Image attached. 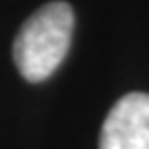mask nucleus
I'll return each instance as SVG.
<instances>
[{
    "label": "nucleus",
    "instance_id": "obj_1",
    "mask_svg": "<svg viewBox=\"0 0 149 149\" xmlns=\"http://www.w3.org/2000/svg\"><path fill=\"white\" fill-rule=\"evenodd\" d=\"M74 13L68 2L40 7L15 35L13 61L26 81H44L57 70L70 48Z\"/></svg>",
    "mask_w": 149,
    "mask_h": 149
},
{
    "label": "nucleus",
    "instance_id": "obj_2",
    "mask_svg": "<svg viewBox=\"0 0 149 149\" xmlns=\"http://www.w3.org/2000/svg\"><path fill=\"white\" fill-rule=\"evenodd\" d=\"M99 149H149V94L130 92L107 112Z\"/></svg>",
    "mask_w": 149,
    "mask_h": 149
}]
</instances>
